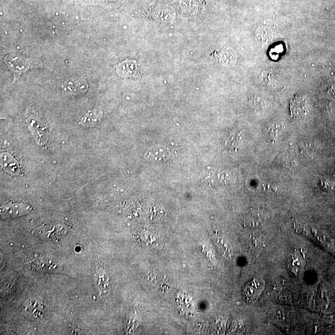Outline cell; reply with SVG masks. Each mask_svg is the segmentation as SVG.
Listing matches in <instances>:
<instances>
[{
  "label": "cell",
  "instance_id": "1",
  "mask_svg": "<svg viewBox=\"0 0 335 335\" xmlns=\"http://www.w3.org/2000/svg\"><path fill=\"white\" fill-rule=\"evenodd\" d=\"M67 234V228L61 225H46L36 228L33 231L34 236L43 241L57 240Z\"/></svg>",
  "mask_w": 335,
  "mask_h": 335
},
{
  "label": "cell",
  "instance_id": "2",
  "mask_svg": "<svg viewBox=\"0 0 335 335\" xmlns=\"http://www.w3.org/2000/svg\"><path fill=\"white\" fill-rule=\"evenodd\" d=\"M31 207L26 204H8L1 207V217L5 218H17L30 213Z\"/></svg>",
  "mask_w": 335,
  "mask_h": 335
},
{
  "label": "cell",
  "instance_id": "3",
  "mask_svg": "<svg viewBox=\"0 0 335 335\" xmlns=\"http://www.w3.org/2000/svg\"><path fill=\"white\" fill-rule=\"evenodd\" d=\"M265 288V282L261 277H255L244 289V296L249 302H254L260 296Z\"/></svg>",
  "mask_w": 335,
  "mask_h": 335
},
{
  "label": "cell",
  "instance_id": "4",
  "mask_svg": "<svg viewBox=\"0 0 335 335\" xmlns=\"http://www.w3.org/2000/svg\"><path fill=\"white\" fill-rule=\"evenodd\" d=\"M290 109L294 118L302 120L309 113L308 101L302 96L297 95L291 100Z\"/></svg>",
  "mask_w": 335,
  "mask_h": 335
},
{
  "label": "cell",
  "instance_id": "5",
  "mask_svg": "<svg viewBox=\"0 0 335 335\" xmlns=\"http://www.w3.org/2000/svg\"><path fill=\"white\" fill-rule=\"evenodd\" d=\"M63 88L66 92L73 95H79L88 90V86L83 79L70 77L63 82Z\"/></svg>",
  "mask_w": 335,
  "mask_h": 335
},
{
  "label": "cell",
  "instance_id": "6",
  "mask_svg": "<svg viewBox=\"0 0 335 335\" xmlns=\"http://www.w3.org/2000/svg\"><path fill=\"white\" fill-rule=\"evenodd\" d=\"M243 138L241 132L230 134L223 145V150L228 154H236L242 145Z\"/></svg>",
  "mask_w": 335,
  "mask_h": 335
},
{
  "label": "cell",
  "instance_id": "7",
  "mask_svg": "<svg viewBox=\"0 0 335 335\" xmlns=\"http://www.w3.org/2000/svg\"><path fill=\"white\" fill-rule=\"evenodd\" d=\"M1 166L3 169L9 174L15 176L19 174L20 168L19 165L10 154L3 153L1 155Z\"/></svg>",
  "mask_w": 335,
  "mask_h": 335
},
{
  "label": "cell",
  "instance_id": "8",
  "mask_svg": "<svg viewBox=\"0 0 335 335\" xmlns=\"http://www.w3.org/2000/svg\"><path fill=\"white\" fill-rule=\"evenodd\" d=\"M5 61L7 65H8L13 72L17 73L26 71L30 66L27 59L20 57L7 56Z\"/></svg>",
  "mask_w": 335,
  "mask_h": 335
},
{
  "label": "cell",
  "instance_id": "9",
  "mask_svg": "<svg viewBox=\"0 0 335 335\" xmlns=\"http://www.w3.org/2000/svg\"><path fill=\"white\" fill-rule=\"evenodd\" d=\"M103 116L101 107L93 110L87 112L81 118L80 124L84 127H90L95 126L101 119Z\"/></svg>",
  "mask_w": 335,
  "mask_h": 335
},
{
  "label": "cell",
  "instance_id": "10",
  "mask_svg": "<svg viewBox=\"0 0 335 335\" xmlns=\"http://www.w3.org/2000/svg\"><path fill=\"white\" fill-rule=\"evenodd\" d=\"M138 71V66L134 61L127 60L118 65L117 72L119 76L126 77H133Z\"/></svg>",
  "mask_w": 335,
  "mask_h": 335
},
{
  "label": "cell",
  "instance_id": "11",
  "mask_svg": "<svg viewBox=\"0 0 335 335\" xmlns=\"http://www.w3.org/2000/svg\"><path fill=\"white\" fill-rule=\"evenodd\" d=\"M304 261L301 255L299 253L296 252L292 254L289 257L288 266L292 272L297 274L304 267Z\"/></svg>",
  "mask_w": 335,
  "mask_h": 335
},
{
  "label": "cell",
  "instance_id": "12",
  "mask_svg": "<svg viewBox=\"0 0 335 335\" xmlns=\"http://www.w3.org/2000/svg\"><path fill=\"white\" fill-rule=\"evenodd\" d=\"M148 157L156 161H166L169 158L170 152L165 147L153 148L148 152Z\"/></svg>",
  "mask_w": 335,
  "mask_h": 335
},
{
  "label": "cell",
  "instance_id": "13",
  "mask_svg": "<svg viewBox=\"0 0 335 335\" xmlns=\"http://www.w3.org/2000/svg\"><path fill=\"white\" fill-rule=\"evenodd\" d=\"M283 125L279 122H275L270 125L267 129V132H266V136L267 138L272 142H274L276 140L278 136L281 134V132L283 130Z\"/></svg>",
  "mask_w": 335,
  "mask_h": 335
},
{
  "label": "cell",
  "instance_id": "14",
  "mask_svg": "<svg viewBox=\"0 0 335 335\" xmlns=\"http://www.w3.org/2000/svg\"><path fill=\"white\" fill-rule=\"evenodd\" d=\"M209 182L212 184H223L225 183V177L223 174H220V173H216V174L212 175L211 177H209Z\"/></svg>",
  "mask_w": 335,
  "mask_h": 335
},
{
  "label": "cell",
  "instance_id": "15",
  "mask_svg": "<svg viewBox=\"0 0 335 335\" xmlns=\"http://www.w3.org/2000/svg\"><path fill=\"white\" fill-rule=\"evenodd\" d=\"M173 13H174V11H173L171 8H166L165 9H162L160 12H159V17H160L161 18H162V19L168 20V18H171V17H172Z\"/></svg>",
  "mask_w": 335,
  "mask_h": 335
},
{
  "label": "cell",
  "instance_id": "16",
  "mask_svg": "<svg viewBox=\"0 0 335 335\" xmlns=\"http://www.w3.org/2000/svg\"><path fill=\"white\" fill-rule=\"evenodd\" d=\"M195 1L194 0H181V5L183 6V8L187 11L191 10V6L194 7L195 6Z\"/></svg>",
  "mask_w": 335,
  "mask_h": 335
},
{
  "label": "cell",
  "instance_id": "17",
  "mask_svg": "<svg viewBox=\"0 0 335 335\" xmlns=\"http://www.w3.org/2000/svg\"><path fill=\"white\" fill-rule=\"evenodd\" d=\"M278 299H279V301L282 302L288 303L290 302L291 297L288 293H282L281 295L279 296V298H278Z\"/></svg>",
  "mask_w": 335,
  "mask_h": 335
}]
</instances>
